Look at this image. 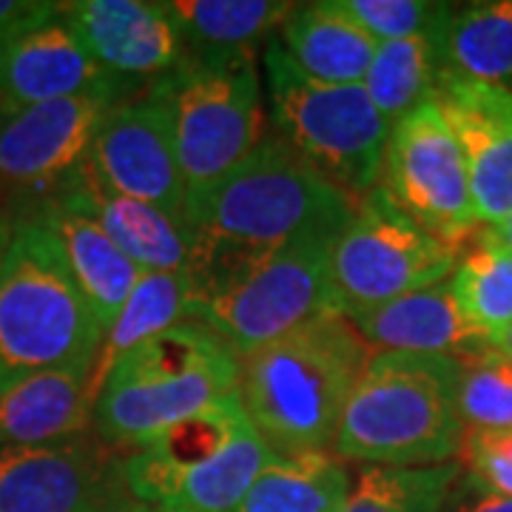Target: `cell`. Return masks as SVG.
Segmentation results:
<instances>
[{"instance_id":"obj_28","label":"cell","mask_w":512,"mask_h":512,"mask_svg":"<svg viewBox=\"0 0 512 512\" xmlns=\"http://www.w3.org/2000/svg\"><path fill=\"white\" fill-rule=\"evenodd\" d=\"M464 319L493 345L512 325V251L495 237L493 228H481L464 245L450 276Z\"/></svg>"},{"instance_id":"obj_25","label":"cell","mask_w":512,"mask_h":512,"mask_svg":"<svg viewBox=\"0 0 512 512\" xmlns=\"http://www.w3.org/2000/svg\"><path fill=\"white\" fill-rule=\"evenodd\" d=\"M348 464L330 453H276L237 512H339L350 493Z\"/></svg>"},{"instance_id":"obj_19","label":"cell","mask_w":512,"mask_h":512,"mask_svg":"<svg viewBox=\"0 0 512 512\" xmlns=\"http://www.w3.org/2000/svg\"><path fill=\"white\" fill-rule=\"evenodd\" d=\"M373 353H416L470 359L493 348L458 308L450 279L424 291L407 293L376 311L348 319Z\"/></svg>"},{"instance_id":"obj_26","label":"cell","mask_w":512,"mask_h":512,"mask_svg":"<svg viewBox=\"0 0 512 512\" xmlns=\"http://www.w3.org/2000/svg\"><path fill=\"white\" fill-rule=\"evenodd\" d=\"M183 322H191L188 274L185 271H177V274L143 271L131 296L126 299L123 311L117 313V319L111 322V328L103 336V345L97 350V362H94L97 390L103 387L109 370L123 356Z\"/></svg>"},{"instance_id":"obj_38","label":"cell","mask_w":512,"mask_h":512,"mask_svg":"<svg viewBox=\"0 0 512 512\" xmlns=\"http://www.w3.org/2000/svg\"><path fill=\"white\" fill-rule=\"evenodd\" d=\"M126 512H160V510H148V507H140V504H131V507H126Z\"/></svg>"},{"instance_id":"obj_18","label":"cell","mask_w":512,"mask_h":512,"mask_svg":"<svg viewBox=\"0 0 512 512\" xmlns=\"http://www.w3.org/2000/svg\"><path fill=\"white\" fill-rule=\"evenodd\" d=\"M52 200H60L97 222L140 271H154V274L188 271L191 237L185 231V222L174 220L171 214L148 202L131 200L111 191L89 168V163Z\"/></svg>"},{"instance_id":"obj_3","label":"cell","mask_w":512,"mask_h":512,"mask_svg":"<svg viewBox=\"0 0 512 512\" xmlns=\"http://www.w3.org/2000/svg\"><path fill=\"white\" fill-rule=\"evenodd\" d=\"M461 362L450 356L370 353L333 436V456L379 467L456 461Z\"/></svg>"},{"instance_id":"obj_34","label":"cell","mask_w":512,"mask_h":512,"mask_svg":"<svg viewBox=\"0 0 512 512\" xmlns=\"http://www.w3.org/2000/svg\"><path fill=\"white\" fill-rule=\"evenodd\" d=\"M49 0H0V37L6 35L9 29H15L23 20L35 18L37 12L46 9Z\"/></svg>"},{"instance_id":"obj_30","label":"cell","mask_w":512,"mask_h":512,"mask_svg":"<svg viewBox=\"0 0 512 512\" xmlns=\"http://www.w3.org/2000/svg\"><path fill=\"white\" fill-rule=\"evenodd\" d=\"M458 413L464 430H512V365L495 348L461 362Z\"/></svg>"},{"instance_id":"obj_22","label":"cell","mask_w":512,"mask_h":512,"mask_svg":"<svg viewBox=\"0 0 512 512\" xmlns=\"http://www.w3.org/2000/svg\"><path fill=\"white\" fill-rule=\"evenodd\" d=\"M276 37L302 72L330 86H359L379 49L342 0L293 3Z\"/></svg>"},{"instance_id":"obj_33","label":"cell","mask_w":512,"mask_h":512,"mask_svg":"<svg viewBox=\"0 0 512 512\" xmlns=\"http://www.w3.org/2000/svg\"><path fill=\"white\" fill-rule=\"evenodd\" d=\"M441 512H512V498L487 490L478 478L461 470Z\"/></svg>"},{"instance_id":"obj_23","label":"cell","mask_w":512,"mask_h":512,"mask_svg":"<svg viewBox=\"0 0 512 512\" xmlns=\"http://www.w3.org/2000/svg\"><path fill=\"white\" fill-rule=\"evenodd\" d=\"M188 57L256 55L282 29L293 3L282 0H163Z\"/></svg>"},{"instance_id":"obj_9","label":"cell","mask_w":512,"mask_h":512,"mask_svg":"<svg viewBox=\"0 0 512 512\" xmlns=\"http://www.w3.org/2000/svg\"><path fill=\"white\" fill-rule=\"evenodd\" d=\"M151 89L163 97L171 114L185 205L222 183L265 137L256 55H185Z\"/></svg>"},{"instance_id":"obj_32","label":"cell","mask_w":512,"mask_h":512,"mask_svg":"<svg viewBox=\"0 0 512 512\" xmlns=\"http://www.w3.org/2000/svg\"><path fill=\"white\" fill-rule=\"evenodd\" d=\"M456 461L487 490L512 498V430H464Z\"/></svg>"},{"instance_id":"obj_37","label":"cell","mask_w":512,"mask_h":512,"mask_svg":"<svg viewBox=\"0 0 512 512\" xmlns=\"http://www.w3.org/2000/svg\"><path fill=\"white\" fill-rule=\"evenodd\" d=\"M493 231H495V237L501 239V242H504V245L512 251V208H510V214H507V220L501 222L498 228H493Z\"/></svg>"},{"instance_id":"obj_35","label":"cell","mask_w":512,"mask_h":512,"mask_svg":"<svg viewBox=\"0 0 512 512\" xmlns=\"http://www.w3.org/2000/svg\"><path fill=\"white\" fill-rule=\"evenodd\" d=\"M15 222H18V214L12 211V205L0 200V276H3L6 254H9V245H12V237H15Z\"/></svg>"},{"instance_id":"obj_16","label":"cell","mask_w":512,"mask_h":512,"mask_svg":"<svg viewBox=\"0 0 512 512\" xmlns=\"http://www.w3.org/2000/svg\"><path fill=\"white\" fill-rule=\"evenodd\" d=\"M433 100L461 148L478 225L498 228L512 208V92L444 69Z\"/></svg>"},{"instance_id":"obj_6","label":"cell","mask_w":512,"mask_h":512,"mask_svg":"<svg viewBox=\"0 0 512 512\" xmlns=\"http://www.w3.org/2000/svg\"><path fill=\"white\" fill-rule=\"evenodd\" d=\"M103 336L55 239L20 211L0 276V390L35 373L92 362Z\"/></svg>"},{"instance_id":"obj_11","label":"cell","mask_w":512,"mask_h":512,"mask_svg":"<svg viewBox=\"0 0 512 512\" xmlns=\"http://www.w3.org/2000/svg\"><path fill=\"white\" fill-rule=\"evenodd\" d=\"M379 185L413 222L464 248L478 231L467 165L436 100L390 128Z\"/></svg>"},{"instance_id":"obj_8","label":"cell","mask_w":512,"mask_h":512,"mask_svg":"<svg viewBox=\"0 0 512 512\" xmlns=\"http://www.w3.org/2000/svg\"><path fill=\"white\" fill-rule=\"evenodd\" d=\"M262 72L274 137L353 200L379 183L390 126L362 83L330 86L313 80L276 35L265 43Z\"/></svg>"},{"instance_id":"obj_17","label":"cell","mask_w":512,"mask_h":512,"mask_svg":"<svg viewBox=\"0 0 512 512\" xmlns=\"http://www.w3.org/2000/svg\"><path fill=\"white\" fill-rule=\"evenodd\" d=\"M60 15L92 60L123 86L157 83L185 60V43L163 3L72 0Z\"/></svg>"},{"instance_id":"obj_27","label":"cell","mask_w":512,"mask_h":512,"mask_svg":"<svg viewBox=\"0 0 512 512\" xmlns=\"http://www.w3.org/2000/svg\"><path fill=\"white\" fill-rule=\"evenodd\" d=\"M444 69L512 92V0L453 6L444 26Z\"/></svg>"},{"instance_id":"obj_12","label":"cell","mask_w":512,"mask_h":512,"mask_svg":"<svg viewBox=\"0 0 512 512\" xmlns=\"http://www.w3.org/2000/svg\"><path fill=\"white\" fill-rule=\"evenodd\" d=\"M126 97L83 94L0 114V200L26 211L52 200L89 163L94 134Z\"/></svg>"},{"instance_id":"obj_15","label":"cell","mask_w":512,"mask_h":512,"mask_svg":"<svg viewBox=\"0 0 512 512\" xmlns=\"http://www.w3.org/2000/svg\"><path fill=\"white\" fill-rule=\"evenodd\" d=\"M128 86L103 72L60 15V3H46L0 37V114L55 103L83 94L126 97Z\"/></svg>"},{"instance_id":"obj_31","label":"cell","mask_w":512,"mask_h":512,"mask_svg":"<svg viewBox=\"0 0 512 512\" xmlns=\"http://www.w3.org/2000/svg\"><path fill=\"white\" fill-rule=\"evenodd\" d=\"M342 3L376 43L436 32L450 20L453 12L450 3H427V0H342Z\"/></svg>"},{"instance_id":"obj_29","label":"cell","mask_w":512,"mask_h":512,"mask_svg":"<svg viewBox=\"0 0 512 512\" xmlns=\"http://www.w3.org/2000/svg\"><path fill=\"white\" fill-rule=\"evenodd\" d=\"M458 476V461L427 467H359L339 512H441Z\"/></svg>"},{"instance_id":"obj_21","label":"cell","mask_w":512,"mask_h":512,"mask_svg":"<svg viewBox=\"0 0 512 512\" xmlns=\"http://www.w3.org/2000/svg\"><path fill=\"white\" fill-rule=\"evenodd\" d=\"M23 214H32L55 239L77 288L97 313L103 330H109L143 271L111 242L97 222L60 200L37 202Z\"/></svg>"},{"instance_id":"obj_13","label":"cell","mask_w":512,"mask_h":512,"mask_svg":"<svg viewBox=\"0 0 512 512\" xmlns=\"http://www.w3.org/2000/svg\"><path fill=\"white\" fill-rule=\"evenodd\" d=\"M126 495L123 461L89 433L0 447V512H126Z\"/></svg>"},{"instance_id":"obj_20","label":"cell","mask_w":512,"mask_h":512,"mask_svg":"<svg viewBox=\"0 0 512 512\" xmlns=\"http://www.w3.org/2000/svg\"><path fill=\"white\" fill-rule=\"evenodd\" d=\"M94 362L57 367L0 390V447H37L86 436L94 427Z\"/></svg>"},{"instance_id":"obj_5","label":"cell","mask_w":512,"mask_h":512,"mask_svg":"<svg viewBox=\"0 0 512 512\" xmlns=\"http://www.w3.org/2000/svg\"><path fill=\"white\" fill-rule=\"evenodd\" d=\"M237 393V356L200 322L148 339L111 367L94 404L106 447L140 450Z\"/></svg>"},{"instance_id":"obj_24","label":"cell","mask_w":512,"mask_h":512,"mask_svg":"<svg viewBox=\"0 0 512 512\" xmlns=\"http://www.w3.org/2000/svg\"><path fill=\"white\" fill-rule=\"evenodd\" d=\"M444 26L436 32L379 43L362 86L390 128L436 97L444 72Z\"/></svg>"},{"instance_id":"obj_2","label":"cell","mask_w":512,"mask_h":512,"mask_svg":"<svg viewBox=\"0 0 512 512\" xmlns=\"http://www.w3.org/2000/svg\"><path fill=\"white\" fill-rule=\"evenodd\" d=\"M353 202L265 134L222 183L185 205L183 222L191 256L262 254L308 234H339Z\"/></svg>"},{"instance_id":"obj_36","label":"cell","mask_w":512,"mask_h":512,"mask_svg":"<svg viewBox=\"0 0 512 512\" xmlns=\"http://www.w3.org/2000/svg\"><path fill=\"white\" fill-rule=\"evenodd\" d=\"M493 348L498 350V353H501V356H504V359H507V362L512 365V325L504 330V333H501L498 339H495Z\"/></svg>"},{"instance_id":"obj_7","label":"cell","mask_w":512,"mask_h":512,"mask_svg":"<svg viewBox=\"0 0 512 512\" xmlns=\"http://www.w3.org/2000/svg\"><path fill=\"white\" fill-rule=\"evenodd\" d=\"M274 456L234 393L123 458V484L148 510L237 512Z\"/></svg>"},{"instance_id":"obj_1","label":"cell","mask_w":512,"mask_h":512,"mask_svg":"<svg viewBox=\"0 0 512 512\" xmlns=\"http://www.w3.org/2000/svg\"><path fill=\"white\" fill-rule=\"evenodd\" d=\"M373 350L345 316L325 313L237 356V399L279 456L328 453Z\"/></svg>"},{"instance_id":"obj_4","label":"cell","mask_w":512,"mask_h":512,"mask_svg":"<svg viewBox=\"0 0 512 512\" xmlns=\"http://www.w3.org/2000/svg\"><path fill=\"white\" fill-rule=\"evenodd\" d=\"M339 234H308L262 254L191 256V322L234 356L333 313L330 248Z\"/></svg>"},{"instance_id":"obj_10","label":"cell","mask_w":512,"mask_h":512,"mask_svg":"<svg viewBox=\"0 0 512 512\" xmlns=\"http://www.w3.org/2000/svg\"><path fill=\"white\" fill-rule=\"evenodd\" d=\"M464 248L441 242L413 222L376 183L330 248L333 313L353 319L387 302L447 282Z\"/></svg>"},{"instance_id":"obj_14","label":"cell","mask_w":512,"mask_h":512,"mask_svg":"<svg viewBox=\"0 0 512 512\" xmlns=\"http://www.w3.org/2000/svg\"><path fill=\"white\" fill-rule=\"evenodd\" d=\"M89 168L111 191L148 202L183 222L185 185L171 114L154 89L140 100L111 106L94 134Z\"/></svg>"}]
</instances>
